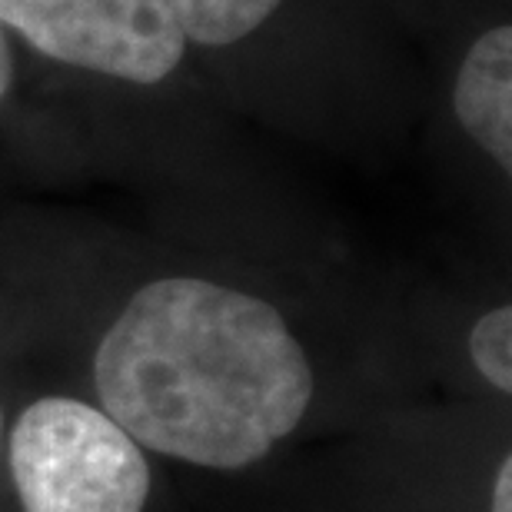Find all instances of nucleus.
Wrapping results in <instances>:
<instances>
[{"instance_id": "nucleus-3", "label": "nucleus", "mask_w": 512, "mask_h": 512, "mask_svg": "<svg viewBox=\"0 0 512 512\" xmlns=\"http://www.w3.org/2000/svg\"><path fill=\"white\" fill-rule=\"evenodd\" d=\"M0 24L40 54L133 84H157L183 57L157 0H0Z\"/></svg>"}, {"instance_id": "nucleus-7", "label": "nucleus", "mask_w": 512, "mask_h": 512, "mask_svg": "<svg viewBox=\"0 0 512 512\" xmlns=\"http://www.w3.org/2000/svg\"><path fill=\"white\" fill-rule=\"evenodd\" d=\"M489 512H512V459H503V466H499L493 486V509Z\"/></svg>"}, {"instance_id": "nucleus-8", "label": "nucleus", "mask_w": 512, "mask_h": 512, "mask_svg": "<svg viewBox=\"0 0 512 512\" xmlns=\"http://www.w3.org/2000/svg\"><path fill=\"white\" fill-rule=\"evenodd\" d=\"M10 80H14V54H10V44H7L4 30H0V97L7 94Z\"/></svg>"}, {"instance_id": "nucleus-4", "label": "nucleus", "mask_w": 512, "mask_h": 512, "mask_svg": "<svg viewBox=\"0 0 512 512\" xmlns=\"http://www.w3.org/2000/svg\"><path fill=\"white\" fill-rule=\"evenodd\" d=\"M453 107L463 130L489 157L512 167V30L493 27L476 40L456 77Z\"/></svg>"}, {"instance_id": "nucleus-1", "label": "nucleus", "mask_w": 512, "mask_h": 512, "mask_svg": "<svg viewBox=\"0 0 512 512\" xmlns=\"http://www.w3.org/2000/svg\"><path fill=\"white\" fill-rule=\"evenodd\" d=\"M94 376L133 443L207 469L263 459L313 399L310 360L283 316L190 276L133 296L97 346Z\"/></svg>"}, {"instance_id": "nucleus-9", "label": "nucleus", "mask_w": 512, "mask_h": 512, "mask_svg": "<svg viewBox=\"0 0 512 512\" xmlns=\"http://www.w3.org/2000/svg\"><path fill=\"white\" fill-rule=\"evenodd\" d=\"M0 429H4V419H0Z\"/></svg>"}, {"instance_id": "nucleus-6", "label": "nucleus", "mask_w": 512, "mask_h": 512, "mask_svg": "<svg viewBox=\"0 0 512 512\" xmlns=\"http://www.w3.org/2000/svg\"><path fill=\"white\" fill-rule=\"evenodd\" d=\"M469 353L476 370L493 383L499 393H512V310L496 306L479 316L469 333Z\"/></svg>"}, {"instance_id": "nucleus-5", "label": "nucleus", "mask_w": 512, "mask_h": 512, "mask_svg": "<svg viewBox=\"0 0 512 512\" xmlns=\"http://www.w3.org/2000/svg\"><path fill=\"white\" fill-rule=\"evenodd\" d=\"M183 40L227 47L243 40L280 7V0H157Z\"/></svg>"}, {"instance_id": "nucleus-2", "label": "nucleus", "mask_w": 512, "mask_h": 512, "mask_svg": "<svg viewBox=\"0 0 512 512\" xmlns=\"http://www.w3.org/2000/svg\"><path fill=\"white\" fill-rule=\"evenodd\" d=\"M10 473L24 512H143L150 466L100 409L44 396L10 433Z\"/></svg>"}]
</instances>
